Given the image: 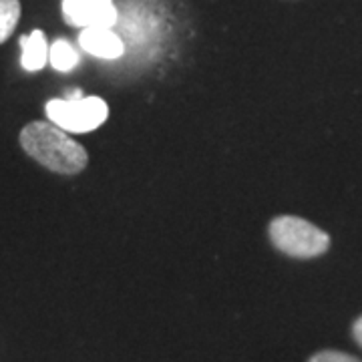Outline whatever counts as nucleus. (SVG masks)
<instances>
[{"label":"nucleus","mask_w":362,"mask_h":362,"mask_svg":"<svg viewBox=\"0 0 362 362\" xmlns=\"http://www.w3.org/2000/svg\"><path fill=\"white\" fill-rule=\"evenodd\" d=\"M21 49H23L21 65L28 73H37L49 63V42L42 30H33L30 35L21 37Z\"/></svg>","instance_id":"423d86ee"},{"label":"nucleus","mask_w":362,"mask_h":362,"mask_svg":"<svg viewBox=\"0 0 362 362\" xmlns=\"http://www.w3.org/2000/svg\"><path fill=\"white\" fill-rule=\"evenodd\" d=\"M45 111L49 121L66 133L95 131L109 117V107L101 97H85L81 89L69 90L63 99H51Z\"/></svg>","instance_id":"f03ea898"},{"label":"nucleus","mask_w":362,"mask_h":362,"mask_svg":"<svg viewBox=\"0 0 362 362\" xmlns=\"http://www.w3.org/2000/svg\"><path fill=\"white\" fill-rule=\"evenodd\" d=\"M63 18L71 26H111L115 25L117 13L113 0H63Z\"/></svg>","instance_id":"20e7f679"},{"label":"nucleus","mask_w":362,"mask_h":362,"mask_svg":"<svg viewBox=\"0 0 362 362\" xmlns=\"http://www.w3.org/2000/svg\"><path fill=\"white\" fill-rule=\"evenodd\" d=\"M78 45L97 59H119L125 52V45L119 35L107 26H87L78 35Z\"/></svg>","instance_id":"39448f33"},{"label":"nucleus","mask_w":362,"mask_h":362,"mask_svg":"<svg viewBox=\"0 0 362 362\" xmlns=\"http://www.w3.org/2000/svg\"><path fill=\"white\" fill-rule=\"evenodd\" d=\"M21 18L18 0H0V45L14 33Z\"/></svg>","instance_id":"6e6552de"},{"label":"nucleus","mask_w":362,"mask_h":362,"mask_svg":"<svg viewBox=\"0 0 362 362\" xmlns=\"http://www.w3.org/2000/svg\"><path fill=\"white\" fill-rule=\"evenodd\" d=\"M308 362H362L361 358L346 354V352H340V350H322V352H316Z\"/></svg>","instance_id":"1a4fd4ad"},{"label":"nucleus","mask_w":362,"mask_h":362,"mask_svg":"<svg viewBox=\"0 0 362 362\" xmlns=\"http://www.w3.org/2000/svg\"><path fill=\"white\" fill-rule=\"evenodd\" d=\"M49 63L52 65V69L66 73L78 65V54L65 39H59L49 47Z\"/></svg>","instance_id":"0eeeda50"},{"label":"nucleus","mask_w":362,"mask_h":362,"mask_svg":"<svg viewBox=\"0 0 362 362\" xmlns=\"http://www.w3.org/2000/svg\"><path fill=\"white\" fill-rule=\"evenodd\" d=\"M272 244L292 258H316L330 247V235L296 216H278L270 221Z\"/></svg>","instance_id":"7ed1b4c3"},{"label":"nucleus","mask_w":362,"mask_h":362,"mask_svg":"<svg viewBox=\"0 0 362 362\" xmlns=\"http://www.w3.org/2000/svg\"><path fill=\"white\" fill-rule=\"evenodd\" d=\"M352 337H354V340L362 346V316L361 318H356V322L352 324Z\"/></svg>","instance_id":"9d476101"},{"label":"nucleus","mask_w":362,"mask_h":362,"mask_svg":"<svg viewBox=\"0 0 362 362\" xmlns=\"http://www.w3.org/2000/svg\"><path fill=\"white\" fill-rule=\"evenodd\" d=\"M21 145L35 161L61 175H75L89 161L85 147L51 121L28 123L21 131Z\"/></svg>","instance_id":"f257e3e1"}]
</instances>
